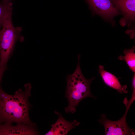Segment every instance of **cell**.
Returning <instances> with one entry per match:
<instances>
[{
	"mask_svg": "<svg viewBox=\"0 0 135 135\" xmlns=\"http://www.w3.org/2000/svg\"><path fill=\"white\" fill-rule=\"evenodd\" d=\"M132 86L133 92L132 98H135V74L133 76L132 81Z\"/></svg>",
	"mask_w": 135,
	"mask_h": 135,
	"instance_id": "obj_12",
	"label": "cell"
},
{
	"mask_svg": "<svg viewBox=\"0 0 135 135\" xmlns=\"http://www.w3.org/2000/svg\"><path fill=\"white\" fill-rule=\"evenodd\" d=\"M2 124V123L1 122V121L0 120V126Z\"/></svg>",
	"mask_w": 135,
	"mask_h": 135,
	"instance_id": "obj_14",
	"label": "cell"
},
{
	"mask_svg": "<svg viewBox=\"0 0 135 135\" xmlns=\"http://www.w3.org/2000/svg\"><path fill=\"white\" fill-rule=\"evenodd\" d=\"M135 47L134 46L130 49H125L124 52V55L118 56V59L125 61L130 70L135 72Z\"/></svg>",
	"mask_w": 135,
	"mask_h": 135,
	"instance_id": "obj_10",
	"label": "cell"
},
{
	"mask_svg": "<svg viewBox=\"0 0 135 135\" xmlns=\"http://www.w3.org/2000/svg\"><path fill=\"white\" fill-rule=\"evenodd\" d=\"M126 110L124 116L120 120L115 121L110 120L106 115L102 114L98 120L99 123L104 126L106 135H134V130L130 128L126 121V118L130 106L127 102L124 103Z\"/></svg>",
	"mask_w": 135,
	"mask_h": 135,
	"instance_id": "obj_4",
	"label": "cell"
},
{
	"mask_svg": "<svg viewBox=\"0 0 135 135\" xmlns=\"http://www.w3.org/2000/svg\"><path fill=\"white\" fill-rule=\"evenodd\" d=\"M12 124L4 123L0 126V135H36L39 133L36 126L21 123Z\"/></svg>",
	"mask_w": 135,
	"mask_h": 135,
	"instance_id": "obj_7",
	"label": "cell"
},
{
	"mask_svg": "<svg viewBox=\"0 0 135 135\" xmlns=\"http://www.w3.org/2000/svg\"><path fill=\"white\" fill-rule=\"evenodd\" d=\"M80 55L78 56L76 68L73 73L66 77L67 86L65 96L68 102V106L65 108L66 113L74 114L76 111V107L80 102L88 97H95L92 94L90 86L94 80L93 77L86 79L82 72L80 65Z\"/></svg>",
	"mask_w": 135,
	"mask_h": 135,
	"instance_id": "obj_2",
	"label": "cell"
},
{
	"mask_svg": "<svg viewBox=\"0 0 135 135\" xmlns=\"http://www.w3.org/2000/svg\"><path fill=\"white\" fill-rule=\"evenodd\" d=\"M13 9L8 12L3 26L0 30V67H6L18 40H23L22 29L15 27L12 20Z\"/></svg>",
	"mask_w": 135,
	"mask_h": 135,
	"instance_id": "obj_3",
	"label": "cell"
},
{
	"mask_svg": "<svg viewBox=\"0 0 135 135\" xmlns=\"http://www.w3.org/2000/svg\"><path fill=\"white\" fill-rule=\"evenodd\" d=\"M6 67H0V83L3 76L4 73L6 69ZM1 86H0V88Z\"/></svg>",
	"mask_w": 135,
	"mask_h": 135,
	"instance_id": "obj_13",
	"label": "cell"
},
{
	"mask_svg": "<svg viewBox=\"0 0 135 135\" xmlns=\"http://www.w3.org/2000/svg\"><path fill=\"white\" fill-rule=\"evenodd\" d=\"M13 9V4L9 0H2L0 2V28L3 25L9 12Z\"/></svg>",
	"mask_w": 135,
	"mask_h": 135,
	"instance_id": "obj_11",
	"label": "cell"
},
{
	"mask_svg": "<svg viewBox=\"0 0 135 135\" xmlns=\"http://www.w3.org/2000/svg\"><path fill=\"white\" fill-rule=\"evenodd\" d=\"M31 84L24 86V90L19 89L14 95H10L0 88V120L2 123H21L31 125L36 124L31 120L29 111L32 107L28 98L31 96Z\"/></svg>",
	"mask_w": 135,
	"mask_h": 135,
	"instance_id": "obj_1",
	"label": "cell"
},
{
	"mask_svg": "<svg viewBox=\"0 0 135 135\" xmlns=\"http://www.w3.org/2000/svg\"><path fill=\"white\" fill-rule=\"evenodd\" d=\"M85 0L94 13L114 25V18L120 15L121 12L114 6L111 0Z\"/></svg>",
	"mask_w": 135,
	"mask_h": 135,
	"instance_id": "obj_5",
	"label": "cell"
},
{
	"mask_svg": "<svg viewBox=\"0 0 135 135\" xmlns=\"http://www.w3.org/2000/svg\"><path fill=\"white\" fill-rule=\"evenodd\" d=\"M55 112L58 118L56 122L52 125L51 128L46 135H67L70 130L80 124V122L76 120L72 122L68 121L61 114L56 111Z\"/></svg>",
	"mask_w": 135,
	"mask_h": 135,
	"instance_id": "obj_8",
	"label": "cell"
},
{
	"mask_svg": "<svg viewBox=\"0 0 135 135\" xmlns=\"http://www.w3.org/2000/svg\"><path fill=\"white\" fill-rule=\"evenodd\" d=\"M114 6L123 16L120 21L122 26H130L135 20V0H111Z\"/></svg>",
	"mask_w": 135,
	"mask_h": 135,
	"instance_id": "obj_6",
	"label": "cell"
},
{
	"mask_svg": "<svg viewBox=\"0 0 135 135\" xmlns=\"http://www.w3.org/2000/svg\"><path fill=\"white\" fill-rule=\"evenodd\" d=\"M98 72L104 83L110 87L116 90L120 94L128 93L127 86L122 85L114 75L105 70L104 66L100 65Z\"/></svg>",
	"mask_w": 135,
	"mask_h": 135,
	"instance_id": "obj_9",
	"label": "cell"
},
{
	"mask_svg": "<svg viewBox=\"0 0 135 135\" xmlns=\"http://www.w3.org/2000/svg\"><path fill=\"white\" fill-rule=\"evenodd\" d=\"M10 0V1H11V0Z\"/></svg>",
	"mask_w": 135,
	"mask_h": 135,
	"instance_id": "obj_15",
	"label": "cell"
}]
</instances>
